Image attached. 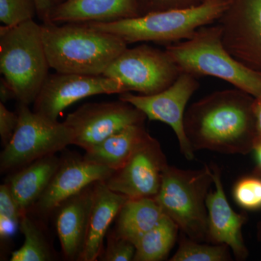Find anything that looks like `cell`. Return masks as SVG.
I'll use <instances>...</instances> for the list:
<instances>
[{"label":"cell","mask_w":261,"mask_h":261,"mask_svg":"<svg viewBox=\"0 0 261 261\" xmlns=\"http://www.w3.org/2000/svg\"><path fill=\"white\" fill-rule=\"evenodd\" d=\"M168 166L161 144L150 135L105 183L128 199L154 197Z\"/></svg>","instance_id":"obj_13"},{"label":"cell","mask_w":261,"mask_h":261,"mask_svg":"<svg viewBox=\"0 0 261 261\" xmlns=\"http://www.w3.org/2000/svg\"><path fill=\"white\" fill-rule=\"evenodd\" d=\"M95 184L67 199L56 209L57 232L68 260H80L83 251Z\"/></svg>","instance_id":"obj_16"},{"label":"cell","mask_w":261,"mask_h":261,"mask_svg":"<svg viewBox=\"0 0 261 261\" xmlns=\"http://www.w3.org/2000/svg\"><path fill=\"white\" fill-rule=\"evenodd\" d=\"M15 99V94L10 84L7 82L4 77L0 80V99L1 102L5 103L10 100Z\"/></svg>","instance_id":"obj_33"},{"label":"cell","mask_w":261,"mask_h":261,"mask_svg":"<svg viewBox=\"0 0 261 261\" xmlns=\"http://www.w3.org/2000/svg\"><path fill=\"white\" fill-rule=\"evenodd\" d=\"M233 197L238 205L245 210H260L261 175L254 173L239 179L233 187Z\"/></svg>","instance_id":"obj_26"},{"label":"cell","mask_w":261,"mask_h":261,"mask_svg":"<svg viewBox=\"0 0 261 261\" xmlns=\"http://www.w3.org/2000/svg\"><path fill=\"white\" fill-rule=\"evenodd\" d=\"M253 111L255 118V129H256L255 146H256L261 144V97L255 98L254 99Z\"/></svg>","instance_id":"obj_32"},{"label":"cell","mask_w":261,"mask_h":261,"mask_svg":"<svg viewBox=\"0 0 261 261\" xmlns=\"http://www.w3.org/2000/svg\"><path fill=\"white\" fill-rule=\"evenodd\" d=\"M61 1H62V0H58V3H60V2H61Z\"/></svg>","instance_id":"obj_36"},{"label":"cell","mask_w":261,"mask_h":261,"mask_svg":"<svg viewBox=\"0 0 261 261\" xmlns=\"http://www.w3.org/2000/svg\"><path fill=\"white\" fill-rule=\"evenodd\" d=\"M149 136L144 123L130 125L86 151L84 157L116 171L128 161Z\"/></svg>","instance_id":"obj_20"},{"label":"cell","mask_w":261,"mask_h":261,"mask_svg":"<svg viewBox=\"0 0 261 261\" xmlns=\"http://www.w3.org/2000/svg\"><path fill=\"white\" fill-rule=\"evenodd\" d=\"M23 213L6 183L0 187V235L2 240L14 234Z\"/></svg>","instance_id":"obj_25"},{"label":"cell","mask_w":261,"mask_h":261,"mask_svg":"<svg viewBox=\"0 0 261 261\" xmlns=\"http://www.w3.org/2000/svg\"><path fill=\"white\" fill-rule=\"evenodd\" d=\"M217 23L230 54L261 73V0H228Z\"/></svg>","instance_id":"obj_12"},{"label":"cell","mask_w":261,"mask_h":261,"mask_svg":"<svg viewBox=\"0 0 261 261\" xmlns=\"http://www.w3.org/2000/svg\"><path fill=\"white\" fill-rule=\"evenodd\" d=\"M37 7V14L43 22L47 21L48 17L58 0H35Z\"/></svg>","instance_id":"obj_31"},{"label":"cell","mask_w":261,"mask_h":261,"mask_svg":"<svg viewBox=\"0 0 261 261\" xmlns=\"http://www.w3.org/2000/svg\"><path fill=\"white\" fill-rule=\"evenodd\" d=\"M61 161L56 154L46 156L20 168L8 178L6 184L23 214L37 203Z\"/></svg>","instance_id":"obj_19"},{"label":"cell","mask_w":261,"mask_h":261,"mask_svg":"<svg viewBox=\"0 0 261 261\" xmlns=\"http://www.w3.org/2000/svg\"><path fill=\"white\" fill-rule=\"evenodd\" d=\"M128 199L126 196L111 190L105 181L94 185L87 237L80 260H97L108 228Z\"/></svg>","instance_id":"obj_18"},{"label":"cell","mask_w":261,"mask_h":261,"mask_svg":"<svg viewBox=\"0 0 261 261\" xmlns=\"http://www.w3.org/2000/svg\"><path fill=\"white\" fill-rule=\"evenodd\" d=\"M181 72L167 51L142 44L127 47L103 75L121 82L126 92L150 95L168 88Z\"/></svg>","instance_id":"obj_8"},{"label":"cell","mask_w":261,"mask_h":261,"mask_svg":"<svg viewBox=\"0 0 261 261\" xmlns=\"http://www.w3.org/2000/svg\"><path fill=\"white\" fill-rule=\"evenodd\" d=\"M126 92L119 81L106 75L58 73L49 74L34 102V111L51 121L73 103L99 94Z\"/></svg>","instance_id":"obj_11"},{"label":"cell","mask_w":261,"mask_h":261,"mask_svg":"<svg viewBox=\"0 0 261 261\" xmlns=\"http://www.w3.org/2000/svg\"><path fill=\"white\" fill-rule=\"evenodd\" d=\"M37 14L35 0H0V21L12 27L34 20Z\"/></svg>","instance_id":"obj_27"},{"label":"cell","mask_w":261,"mask_h":261,"mask_svg":"<svg viewBox=\"0 0 261 261\" xmlns=\"http://www.w3.org/2000/svg\"><path fill=\"white\" fill-rule=\"evenodd\" d=\"M253 151L255 152L257 162V167L255 168V173L261 175V144L255 146Z\"/></svg>","instance_id":"obj_34"},{"label":"cell","mask_w":261,"mask_h":261,"mask_svg":"<svg viewBox=\"0 0 261 261\" xmlns=\"http://www.w3.org/2000/svg\"><path fill=\"white\" fill-rule=\"evenodd\" d=\"M114 171L84 157L68 156L61 160L47 189L34 205L43 216L51 214L72 196L97 182L106 181Z\"/></svg>","instance_id":"obj_14"},{"label":"cell","mask_w":261,"mask_h":261,"mask_svg":"<svg viewBox=\"0 0 261 261\" xmlns=\"http://www.w3.org/2000/svg\"><path fill=\"white\" fill-rule=\"evenodd\" d=\"M18 114V126L0 156L2 172L20 169L73 145L71 132L64 122L48 119L24 104H19Z\"/></svg>","instance_id":"obj_7"},{"label":"cell","mask_w":261,"mask_h":261,"mask_svg":"<svg viewBox=\"0 0 261 261\" xmlns=\"http://www.w3.org/2000/svg\"><path fill=\"white\" fill-rule=\"evenodd\" d=\"M24 236V243L12 253L10 261H47L53 255L42 230L27 213L22 214L19 224Z\"/></svg>","instance_id":"obj_23"},{"label":"cell","mask_w":261,"mask_h":261,"mask_svg":"<svg viewBox=\"0 0 261 261\" xmlns=\"http://www.w3.org/2000/svg\"><path fill=\"white\" fill-rule=\"evenodd\" d=\"M138 16L137 0H62L55 5L47 21L110 23Z\"/></svg>","instance_id":"obj_17"},{"label":"cell","mask_w":261,"mask_h":261,"mask_svg":"<svg viewBox=\"0 0 261 261\" xmlns=\"http://www.w3.org/2000/svg\"><path fill=\"white\" fill-rule=\"evenodd\" d=\"M50 68L42 25L34 20L0 27V71L19 104L34 103Z\"/></svg>","instance_id":"obj_4"},{"label":"cell","mask_w":261,"mask_h":261,"mask_svg":"<svg viewBox=\"0 0 261 261\" xmlns=\"http://www.w3.org/2000/svg\"><path fill=\"white\" fill-rule=\"evenodd\" d=\"M145 115L128 102L86 103L70 113L64 121L73 137V145L92 148L130 125L144 123Z\"/></svg>","instance_id":"obj_10"},{"label":"cell","mask_w":261,"mask_h":261,"mask_svg":"<svg viewBox=\"0 0 261 261\" xmlns=\"http://www.w3.org/2000/svg\"><path fill=\"white\" fill-rule=\"evenodd\" d=\"M211 168L215 190L209 192L206 198L207 242L227 245L238 260H245L249 252L244 241L243 227L247 216L233 210L224 192L219 168L214 163Z\"/></svg>","instance_id":"obj_15"},{"label":"cell","mask_w":261,"mask_h":261,"mask_svg":"<svg viewBox=\"0 0 261 261\" xmlns=\"http://www.w3.org/2000/svg\"><path fill=\"white\" fill-rule=\"evenodd\" d=\"M18 113L12 112L5 107L4 103L0 102V137L3 147L11 140L18 126Z\"/></svg>","instance_id":"obj_30"},{"label":"cell","mask_w":261,"mask_h":261,"mask_svg":"<svg viewBox=\"0 0 261 261\" xmlns=\"http://www.w3.org/2000/svg\"><path fill=\"white\" fill-rule=\"evenodd\" d=\"M135 252L133 243L120 238L114 231L108 236L107 247L99 257L105 261H130L134 260Z\"/></svg>","instance_id":"obj_28"},{"label":"cell","mask_w":261,"mask_h":261,"mask_svg":"<svg viewBox=\"0 0 261 261\" xmlns=\"http://www.w3.org/2000/svg\"><path fill=\"white\" fill-rule=\"evenodd\" d=\"M228 0H205L193 8L154 12L110 23H89L90 27L121 37L127 44L153 42L175 44L186 40L197 29L217 21Z\"/></svg>","instance_id":"obj_5"},{"label":"cell","mask_w":261,"mask_h":261,"mask_svg":"<svg viewBox=\"0 0 261 261\" xmlns=\"http://www.w3.org/2000/svg\"><path fill=\"white\" fill-rule=\"evenodd\" d=\"M255 97L235 88L194 102L185 115V130L194 151L247 154L256 142Z\"/></svg>","instance_id":"obj_1"},{"label":"cell","mask_w":261,"mask_h":261,"mask_svg":"<svg viewBox=\"0 0 261 261\" xmlns=\"http://www.w3.org/2000/svg\"><path fill=\"white\" fill-rule=\"evenodd\" d=\"M197 78L181 72L171 86L159 93L144 95L127 92L119 94V99L135 106L150 121L163 122L171 127L182 154L188 161L195 159V151L187 139L184 121L187 103L200 87Z\"/></svg>","instance_id":"obj_9"},{"label":"cell","mask_w":261,"mask_h":261,"mask_svg":"<svg viewBox=\"0 0 261 261\" xmlns=\"http://www.w3.org/2000/svg\"><path fill=\"white\" fill-rule=\"evenodd\" d=\"M213 183L211 166L186 170L168 165L154 197L164 214L174 221L182 233L201 243L207 241L206 198Z\"/></svg>","instance_id":"obj_6"},{"label":"cell","mask_w":261,"mask_h":261,"mask_svg":"<svg viewBox=\"0 0 261 261\" xmlns=\"http://www.w3.org/2000/svg\"><path fill=\"white\" fill-rule=\"evenodd\" d=\"M257 240L261 242V221H259L257 226Z\"/></svg>","instance_id":"obj_35"},{"label":"cell","mask_w":261,"mask_h":261,"mask_svg":"<svg viewBox=\"0 0 261 261\" xmlns=\"http://www.w3.org/2000/svg\"><path fill=\"white\" fill-rule=\"evenodd\" d=\"M41 25L49 67L58 73L103 75L128 44L87 23L47 21Z\"/></svg>","instance_id":"obj_2"},{"label":"cell","mask_w":261,"mask_h":261,"mask_svg":"<svg viewBox=\"0 0 261 261\" xmlns=\"http://www.w3.org/2000/svg\"><path fill=\"white\" fill-rule=\"evenodd\" d=\"M165 216L154 197L128 199L117 216L115 233L136 246Z\"/></svg>","instance_id":"obj_21"},{"label":"cell","mask_w":261,"mask_h":261,"mask_svg":"<svg viewBox=\"0 0 261 261\" xmlns=\"http://www.w3.org/2000/svg\"><path fill=\"white\" fill-rule=\"evenodd\" d=\"M230 248L223 244H207L195 241L182 234L176 253L171 261L231 260Z\"/></svg>","instance_id":"obj_24"},{"label":"cell","mask_w":261,"mask_h":261,"mask_svg":"<svg viewBox=\"0 0 261 261\" xmlns=\"http://www.w3.org/2000/svg\"><path fill=\"white\" fill-rule=\"evenodd\" d=\"M166 51L181 72L221 79L253 97H261V73L230 54L218 23L201 27L186 40L168 45Z\"/></svg>","instance_id":"obj_3"},{"label":"cell","mask_w":261,"mask_h":261,"mask_svg":"<svg viewBox=\"0 0 261 261\" xmlns=\"http://www.w3.org/2000/svg\"><path fill=\"white\" fill-rule=\"evenodd\" d=\"M179 228L173 220L165 216L136 245L135 261H160L168 257L172 250Z\"/></svg>","instance_id":"obj_22"},{"label":"cell","mask_w":261,"mask_h":261,"mask_svg":"<svg viewBox=\"0 0 261 261\" xmlns=\"http://www.w3.org/2000/svg\"><path fill=\"white\" fill-rule=\"evenodd\" d=\"M205 0H137L139 16L154 12L193 8Z\"/></svg>","instance_id":"obj_29"}]
</instances>
